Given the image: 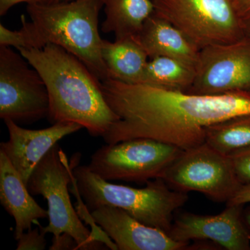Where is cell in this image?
Here are the masks:
<instances>
[{
	"label": "cell",
	"mask_w": 250,
	"mask_h": 250,
	"mask_svg": "<svg viewBox=\"0 0 250 250\" xmlns=\"http://www.w3.org/2000/svg\"><path fill=\"white\" fill-rule=\"evenodd\" d=\"M49 250H77L79 245L75 238L67 233H62L58 237H53Z\"/></svg>",
	"instance_id": "603a6c76"
},
{
	"label": "cell",
	"mask_w": 250,
	"mask_h": 250,
	"mask_svg": "<svg viewBox=\"0 0 250 250\" xmlns=\"http://www.w3.org/2000/svg\"><path fill=\"white\" fill-rule=\"evenodd\" d=\"M149 59L168 57L195 69L200 49L172 23L154 13L136 36Z\"/></svg>",
	"instance_id": "9a60e30c"
},
{
	"label": "cell",
	"mask_w": 250,
	"mask_h": 250,
	"mask_svg": "<svg viewBox=\"0 0 250 250\" xmlns=\"http://www.w3.org/2000/svg\"><path fill=\"white\" fill-rule=\"evenodd\" d=\"M73 160L74 165L73 162L69 164L65 152L57 143L33 171L28 190L31 195H42L47 200L49 218L47 226H41L38 220L34 224L45 234L52 233L58 237L62 233H68L78 243L79 250L107 249L105 243L94 240L91 231L82 223L72 205L68 186L72 183L73 168L80 158Z\"/></svg>",
	"instance_id": "5b68a950"
},
{
	"label": "cell",
	"mask_w": 250,
	"mask_h": 250,
	"mask_svg": "<svg viewBox=\"0 0 250 250\" xmlns=\"http://www.w3.org/2000/svg\"><path fill=\"white\" fill-rule=\"evenodd\" d=\"M0 46L14 47L19 49L24 48V42L22 32L20 30L12 31L0 24Z\"/></svg>",
	"instance_id": "7402d4cb"
},
{
	"label": "cell",
	"mask_w": 250,
	"mask_h": 250,
	"mask_svg": "<svg viewBox=\"0 0 250 250\" xmlns=\"http://www.w3.org/2000/svg\"><path fill=\"white\" fill-rule=\"evenodd\" d=\"M238 181L242 185L250 184V147L229 156Z\"/></svg>",
	"instance_id": "ffe728a7"
},
{
	"label": "cell",
	"mask_w": 250,
	"mask_h": 250,
	"mask_svg": "<svg viewBox=\"0 0 250 250\" xmlns=\"http://www.w3.org/2000/svg\"><path fill=\"white\" fill-rule=\"evenodd\" d=\"M4 123L9 139L1 143L0 150L9 158L27 187L33 171L51 148L83 128L75 123H57L45 129L33 130L21 127L11 120Z\"/></svg>",
	"instance_id": "4fadbf2b"
},
{
	"label": "cell",
	"mask_w": 250,
	"mask_h": 250,
	"mask_svg": "<svg viewBox=\"0 0 250 250\" xmlns=\"http://www.w3.org/2000/svg\"><path fill=\"white\" fill-rule=\"evenodd\" d=\"M245 34L250 37V18L244 21Z\"/></svg>",
	"instance_id": "4316f807"
},
{
	"label": "cell",
	"mask_w": 250,
	"mask_h": 250,
	"mask_svg": "<svg viewBox=\"0 0 250 250\" xmlns=\"http://www.w3.org/2000/svg\"><path fill=\"white\" fill-rule=\"evenodd\" d=\"M102 55L112 80L126 83H141L148 57L136 36L112 42L103 40Z\"/></svg>",
	"instance_id": "2e32d148"
},
{
	"label": "cell",
	"mask_w": 250,
	"mask_h": 250,
	"mask_svg": "<svg viewBox=\"0 0 250 250\" xmlns=\"http://www.w3.org/2000/svg\"><path fill=\"white\" fill-rule=\"evenodd\" d=\"M195 77L193 67L176 59L159 57L148 61L141 83L188 93Z\"/></svg>",
	"instance_id": "ac0fdd59"
},
{
	"label": "cell",
	"mask_w": 250,
	"mask_h": 250,
	"mask_svg": "<svg viewBox=\"0 0 250 250\" xmlns=\"http://www.w3.org/2000/svg\"><path fill=\"white\" fill-rule=\"evenodd\" d=\"M243 205H228L215 215L183 213L171 227L169 236L175 241L210 240L228 250H250V233L242 218Z\"/></svg>",
	"instance_id": "8fae6325"
},
{
	"label": "cell",
	"mask_w": 250,
	"mask_h": 250,
	"mask_svg": "<svg viewBox=\"0 0 250 250\" xmlns=\"http://www.w3.org/2000/svg\"><path fill=\"white\" fill-rule=\"evenodd\" d=\"M40 228L29 229L18 240L17 250H43L47 241Z\"/></svg>",
	"instance_id": "44dd1931"
},
{
	"label": "cell",
	"mask_w": 250,
	"mask_h": 250,
	"mask_svg": "<svg viewBox=\"0 0 250 250\" xmlns=\"http://www.w3.org/2000/svg\"><path fill=\"white\" fill-rule=\"evenodd\" d=\"M106 19L104 33H113L116 40L137 36L143 24L154 13L152 0H104Z\"/></svg>",
	"instance_id": "e0dca14e"
},
{
	"label": "cell",
	"mask_w": 250,
	"mask_h": 250,
	"mask_svg": "<svg viewBox=\"0 0 250 250\" xmlns=\"http://www.w3.org/2000/svg\"><path fill=\"white\" fill-rule=\"evenodd\" d=\"M75 165L72 188L82 199L80 207L90 212L111 206L125 210L135 219L169 235L176 210L187 202V192L170 188L162 179L146 182L143 188L111 184L99 177L88 166Z\"/></svg>",
	"instance_id": "277c9868"
},
{
	"label": "cell",
	"mask_w": 250,
	"mask_h": 250,
	"mask_svg": "<svg viewBox=\"0 0 250 250\" xmlns=\"http://www.w3.org/2000/svg\"><path fill=\"white\" fill-rule=\"evenodd\" d=\"M243 22L250 18V0H231Z\"/></svg>",
	"instance_id": "484cf974"
},
{
	"label": "cell",
	"mask_w": 250,
	"mask_h": 250,
	"mask_svg": "<svg viewBox=\"0 0 250 250\" xmlns=\"http://www.w3.org/2000/svg\"><path fill=\"white\" fill-rule=\"evenodd\" d=\"M246 220L247 223L249 225L250 228V210H248L246 213Z\"/></svg>",
	"instance_id": "83f0119b"
},
{
	"label": "cell",
	"mask_w": 250,
	"mask_h": 250,
	"mask_svg": "<svg viewBox=\"0 0 250 250\" xmlns=\"http://www.w3.org/2000/svg\"><path fill=\"white\" fill-rule=\"evenodd\" d=\"M161 179L174 190L201 192L213 201L227 203L242 186L229 156L206 143L182 151Z\"/></svg>",
	"instance_id": "ba28073f"
},
{
	"label": "cell",
	"mask_w": 250,
	"mask_h": 250,
	"mask_svg": "<svg viewBox=\"0 0 250 250\" xmlns=\"http://www.w3.org/2000/svg\"><path fill=\"white\" fill-rule=\"evenodd\" d=\"M0 202L15 220L14 236L18 241L39 219L48 218L31 196L25 183L4 152L0 150Z\"/></svg>",
	"instance_id": "5bb4252c"
},
{
	"label": "cell",
	"mask_w": 250,
	"mask_h": 250,
	"mask_svg": "<svg viewBox=\"0 0 250 250\" xmlns=\"http://www.w3.org/2000/svg\"><path fill=\"white\" fill-rule=\"evenodd\" d=\"M49 98L39 72L22 54L0 46V118L32 123L47 118Z\"/></svg>",
	"instance_id": "9c48e42d"
},
{
	"label": "cell",
	"mask_w": 250,
	"mask_h": 250,
	"mask_svg": "<svg viewBox=\"0 0 250 250\" xmlns=\"http://www.w3.org/2000/svg\"><path fill=\"white\" fill-rule=\"evenodd\" d=\"M205 143L225 156L250 147V115L235 116L205 128Z\"/></svg>",
	"instance_id": "d6986e66"
},
{
	"label": "cell",
	"mask_w": 250,
	"mask_h": 250,
	"mask_svg": "<svg viewBox=\"0 0 250 250\" xmlns=\"http://www.w3.org/2000/svg\"><path fill=\"white\" fill-rule=\"evenodd\" d=\"M94 222L116 244L118 250H188V243L175 241L159 229L148 226L125 210L103 206L90 212Z\"/></svg>",
	"instance_id": "7c38bea8"
},
{
	"label": "cell",
	"mask_w": 250,
	"mask_h": 250,
	"mask_svg": "<svg viewBox=\"0 0 250 250\" xmlns=\"http://www.w3.org/2000/svg\"><path fill=\"white\" fill-rule=\"evenodd\" d=\"M62 1H72V0H62Z\"/></svg>",
	"instance_id": "f1b7e54d"
},
{
	"label": "cell",
	"mask_w": 250,
	"mask_h": 250,
	"mask_svg": "<svg viewBox=\"0 0 250 250\" xmlns=\"http://www.w3.org/2000/svg\"><path fill=\"white\" fill-rule=\"evenodd\" d=\"M154 12L167 20L197 48L242 39L244 22L231 0H152Z\"/></svg>",
	"instance_id": "8992f818"
},
{
	"label": "cell",
	"mask_w": 250,
	"mask_h": 250,
	"mask_svg": "<svg viewBox=\"0 0 250 250\" xmlns=\"http://www.w3.org/2000/svg\"><path fill=\"white\" fill-rule=\"evenodd\" d=\"M183 149L156 140L139 138L106 144L92 155L88 167L105 180L147 182L161 178Z\"/></svg>",
	"instance_id": "52a82bcc"
},
{
	"label": "cell",
	"mask_w": 250,
	"mask_h": 250,
	"mask_svg": "<svg viewBox=\"0 0 250 250\" xmlns=\"http://www.w3.org/2000/svg\"><path fill=\"white\" fill-rule=\"evenodd\" d=\"M188 93H250V37L200 49L195 80Z\"/></svg>",
	"instance_id": "30bf717a"
},
{
	"label": "cell",
	"mask_w": 250,
	"mask_h": 250,
	"mask_svg": "<svg viewBox=\"0 0 250 250\" xmlns=\"http://www.w3.org/2000/svg\"><path fill=\"white\" fill-rule=\"evenodd\" d=\"M104 97L118 121L104 135L106 144L146 138L185 150L205 143V128L250 115V93L197 95L108 79Z\"/></svg>",
	"instance_id": "6da1fadb"
},
{
	"label": "cell",
	"mask_w": 250,
	"mask_h": 250,
	"mask_svg": "<svg viewBox=\"0 0 250 250\" xmlns=\"http://www.w3.org/2000/svg\"><path fill=\"white\" fill-rule=\"evenodd\" d=\"M62 0H0V16L7 14L13 6L20 3L27 4L49 5L60 2Z\"/></svg>",
	"instance_id": "cb8c5ba5"
},
{
	"label": "cell",
	"mask_w": 250,
	"mask_h": 250,
	"mask_svg": "<svg viewBox=\"0 0 250 250\" xmlns=\"http://www.w3.org/2000/svg\"><path fill=\"white\" fill-rule=\"evenodd\" d=\"M250 203V184L242 185L234 196L228 202V205H243Z\"/></svg>",
	"instance_id": "d4e9b609"
},
{
	"label": "cell",
	"mask_w": 250,
	"mask_h": 250,
	"mask_svg": "<svg viewBox=\"0 0 250 250\" xmlns=\"http://www.w3.org/2000/svg\"><path fill=\"white\" fill-rule=\"evenodd\" d=\"M103 6L104 0L27 4L31 22H27L24 16L21 17L22 49L58 45L83 62L100 82L107 80L108 70L102 55L103 39L98 28L99 15Z\"/></svg>",
	"instance_id": "3957f363"
},
{
	"label": "cell",
	"mask_w": 250,
	"mask_h": 250,
	"mask_svg": "<svg viewBox=\"0 0 250 250\" xmlns=\"http://www.w3.org/2000/svg\"><path fill=\"white\" fill-rule=\"evenodd\" d=\"M18 51L45 82L47 118L52 124L77 123L90 136L103 137L118 121L104 97L101 82L75 55L54 44Z\"/></svg>",
	"instance_id": "7a4b0ae2"
}]
</instances>
